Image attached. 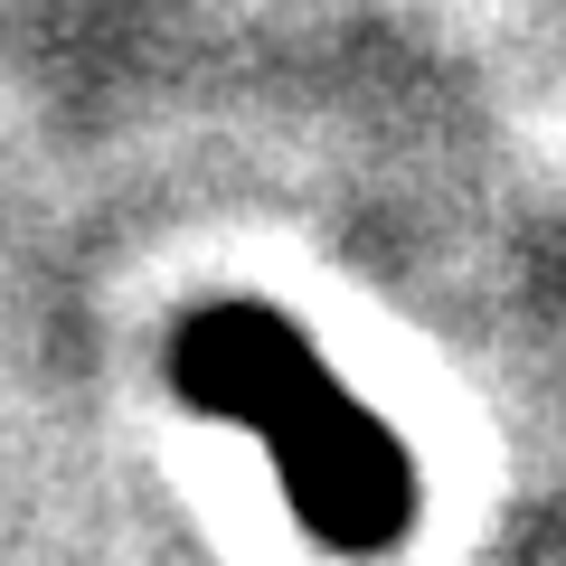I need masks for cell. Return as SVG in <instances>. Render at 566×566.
Listing matches in <instances>:
<instances>
[{"mask_svg":"<svg viewBox=\"0 0 566 566\" xmlns=\"http://www.w3.org/2000/svg\"><path fill=\"white\" fill-rule=\"evenodd\" d=\"M170 387L245 424L283 472V501L340 557H378L416 528L424 491L406 444L322 368V349L264 303H208L170 331Z\"/></svg>","mask_w":566,"mask_h":566,"instance_id":"cell-1","label":"cell"}]
</instances>
